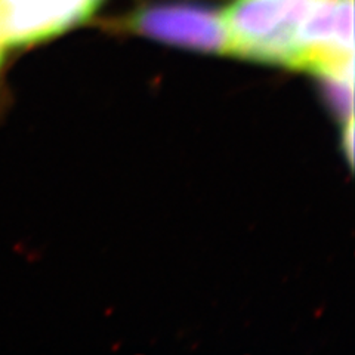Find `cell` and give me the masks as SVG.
<instances>
[{"label":"cell","instance_id":"1","mask_svg":"<svg viewBox=\"0 0 355 355\" xmlns=\"http://www.w3.org/2000/svg\"><path fill=\"white\" fill-rule=\"evenodd\" d=\"M317 0H234L222 12L228 52L301 70V31Z\"/></svg>","mask_w":355,"mask_h":355},{"label":"cell","instance_id":"3","mask_svg":"<svg viewBox=\"0 0 355 355\" xmlns=\"http://www.w3.org/2000/svg\"><path fill=\"white\" fill-rule=\"evenodd\" d=\"M103 0H0V36L9 49L46 40L80 24Z\"/></svg>","mask_w":355,"mask_h":355},{"label":"cell","instance_id":"2","mask_svg":"<svg viewBox=\"0 0 355 355\" xmlns=\"http://www.w3.org/2000/svg\"><path fill=\"white\" fill-rule=\"evenodd\" d=\"M126 26L155 40L200 52H228V33L222 14L193 2L162 3L133 14Z\"/></svg>","mask_w":355,"mask_h":355},{"label":"cell","instance_id":"4","mask_svg":"<svg viewBox=\"0 0 355 355\" xmlns=\"http://www.w3.org/2000/svg\"><path fill=\"white\" fill-rule=\"evenodd\" d=\"M323 82V92L333 111L351 121L352 116V76L327 74L320 76Z\"/></svg>","mask_w":355,"mask_h":355}]
</instances>
